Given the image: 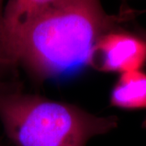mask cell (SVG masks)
<instances>
[{
	"label": "cell",
	"instance_id": "obj_1",
	"mask_svg": "<svg viewBox=\"0 0 146 146\" xmlns=\"http://www.w3.org/2000/svg\"><path fill=\"white\" fill-rule=\"evenodd\" d=\"M109 15L101 0H58L0 47V68L23 65L42 79H63L89 66L101 36L133 16Z\"/></svg>",
	"mask_w": 146,
	"mask_h": 146
},
{
	"label": "cell",
	"instance_id": "obj_2",
	"mask_svg": "<svg viewBox=\"0 0 146 146\" xmlns=\"http://www.w3.org/2000/svg\"><path fill=\"white\" fill-rule=\"evenodd\" d=\"M0 120L16 146H86L118 126L116 116L101 117L76 106L0 91Z\"/></svg>",
	"mask_w": 146,
	"mask_h": 146
},
{
	"label": "cell",
	"instance_id": "obj_3",
	"mask_svg": "<svg viewBox=\"0 0 146 146\" xmlns=\"http://www.w3.org/2000/svg\"><path fill=\"white\" fill-rule=\"evenodd\" d=\"M146 63V38L117 27L100 37L89 58V66L103 72L141 70Z\"/></svg>",
	"mask_w": 146,
	"mask_h": 146
},
{
	"label": "cell",
	"instance_id": "obj_4",
	"mask_svg": "<svg viewBox=\"0 0 146 146\" xmlns=\"http://www.w3.org/2000/svg\"><path fill=\"white\" fill-rule=\"evenodd\" d=\"M58 0H8L0 20V47Z\"/></svg>",
	"mask_w": 146,
	"mask_h": 146
},
{
	"label": "cell",
	"instance_id": "obj_5",
	"mask_svg": "<svg viewBox=\"0 0 146 146\" xmlns=\"http://www.w3.org/2000/svg\"><path fill=\"white\" fill-rule=\"evenodd\" d=\"M110 104L123 109H146V73L120 74L110 94Z\"/></svg>",
	"mask_w": 146,
	"mask_h": 146
},
{
	"label": "cell",
	"instance_id": "obj_6",
	"mask_svg": "<svg viewBox=\"0 0 146 146\" xmlns=\"http://www.w3.org/2000/svg\"><path fill=\"white\" fill-rule=\"evenodd\" d=\"M3 0H0V20L3 15Z\"/></svg>",
	"mask_w": 146,
	"mask_h": 146
},
{
	"label": "cell",
	"instance_id": "obj_7",
	"mask_svg": "<svg viewBox=\"0 0 146 146\" xmlns=\"http://www.w3.org/2000/svg\"><path fill=\"white\" fill-rule=\"evenodd\" d=\"M3 89H5V86L3 85V84H0V91H2Z\"/></svg>",
	"mask_w": 146,
	"mask_h": 146
},
{
	"label": "cell",
	"instance_id": "obj_8",
	"mask_svg": "<svg viewBox=\"0 0 146 146\" xmlns=\"http://www.w3.org/2000/svg\"><path fill=\"white\" fill-rule=\"evenodd\" d=\"M143 34H144V36H145V38H146V33H143Z\"/></svg>",
	"mask_w": 146,
	"mask_h": 146
},
{
	"label": "cell",
	"instance_id": "obj_9",
	"mask_svg": "<svg viewBox=\"0 0 146 146\" xmlns=\"http://www.w3.org/2000/svg\"><path fill=\"white\" fill-rule=\"evenodd\" d=\"M0 146H2V145H0Z\"/></svg>",
	"mask_w": 146,
	"mask_h": 146
}]
</instances>
